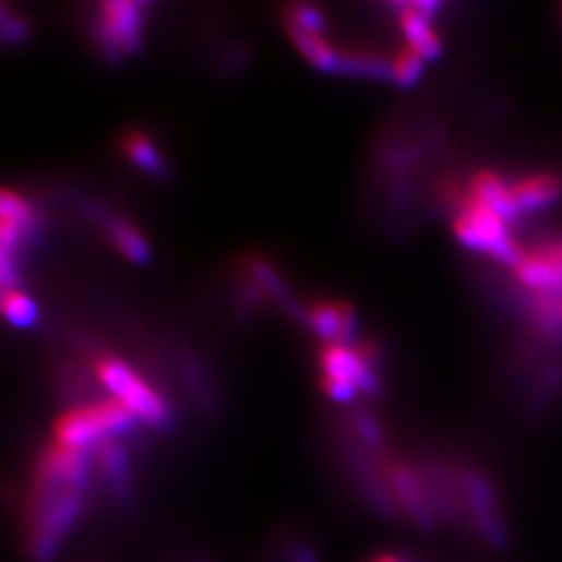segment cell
I'll return each mask as SVG.
<instances>
[{
  "label": "cell",
  "instance_id": "obj_1",
  "mask_svg": "<svg viewBox=\"0 0 562 562\" xmlns=\"http://www.w3.org/2000/svg\"><path fill=\"white\" fill-rule=\"evenodd\" d=\"M91 454L59 444L43 454L36 467L25 527V546L32 561H55L82 517Z\"/></svg>",
  "mask_w": 562,
  "mask_h": 562
},
{
  "label": "cell",
  "instance_id": "obj_2",
  "mask_svg": "<svg viewBox=\"0 0 562 562\" xmlns=\"http://www.w3.org/2000/svg\"><path fill=\"white\" fill-rule=\"evenodd\" d=\"M513 275V302L546 344L562 342V234L525 248Z\"/></svg>",
  "mask_w": 562,
  "mask_h": 562
},
{
  "label": "cell",
  "instance_id": "obj_3",
  "mask_svg": "<svg viewBox=\"0 0 562 562\" xmlns=\"http://www.w3.org/2000/svg\"><path fill=\"white\" fill-rule=\"evenodd\" d=\"M452 231L467 250L479 252L509 271L515 270L525 256V247L513 234V225L506 224L494 211L477 203L469 194L454 199Z\"/></svg>",
  "mask_w": 562,
  "mask_h": 562
},
{
  "label": "cell",
  "instance_id": "obj_4",
  "mask_svg": "<svg viewBox=\"0 0 562 562\" xmlns=\"http://www.w3.org/2000/svg\"><path fill=\"white\" fill-rule=\"evenodd\" d=\"M137 419L117 400L75 406L55 423V444L92 452L117 435L130 433Z\"/></svg>",
  "mask_w": 562,
  "mask_h": 562
},
{
  "label": "cell",
  "instance_id": "obj_5",
  "mask_svg": "<svg viewBox=\"0 0 562 562\" xmlns=\"http://www.w3.org/2000/svg\"><path fill=\"white\" fill-rule=\"evenodd\" d=\"M469 531L495 552L511 548V529L502 511L494 479L473 465L458 467Z\"/></svg>",
  "mask_w": 562,
  "mask_h": 562
},
{
  "label": "cell",
  "instance_id": "obj_6",
  "mask_svg": "<svg viewBox=\"0 0 562 562\" xmlns=\"http://www.w3.org/2000/svg\"><path fill=\"white\" fill-rule=\"evenodd\" d=\"M96 378L111 394L112 400L125 406L140 423L165 429L171 421V410L153 385L144 382L132 367L117 357L96 360Z\"/></svg>",
  "mask_w": 562,
  "mask_h": 562
},
{
  "label": "cell",
  "instance_id": "obj_7",
  "mask_svg": "<svg viewBox=\"0 0 562 562\" xmlns=\"http://www.w3.org/2000/svg\"><path fill=\"white\" fill-rule=\"evenodd\" d=\"M142 2L109 0L100 4V20L96 25V36L100 48L111 57L135 52L142 40Z\"/></svg>",
  "mask_w": 562,
  "mask_h": 562
},
{
  "label": "cell",
  "instance_id": "obj_8",
  "mask_svg": "<svg viewBox=\"0 0 562 562\" xmlns=\"http://www.w3.org/2000/svg\"><path fill=\"white\" fill-rule=\"evenodd\" d=\"M385 483L394 495L400 513L412 521L415 527L421 531H435L440 518L435 515L431 500H429L428 486L421 475V469L410 467L406 463H394L385 469Z\"/></svg>",
  "mask_w": 562,
  "mask_h": 562
},
{
  "label": "cell",
  "instance_id": "obj_9",
  "mask_svg": "<svg viewBox=\"0 0 562 562\" xmlns=\"http://www.w3.org/2000/svg\"><path fill=\"white\" fill-rule=\"evenodd\" d=\"M394 7L398 11V23L405 34L406 46L426 61H435L442 55V40L433 27V17L442 4L433 0H419L398 2Z\"/></svg>",
  "mask_w": 562,
  "mask_h": 562
},
{
  "label": "cell",
  "instance_id": "obj_10",
  "mask_svg": "<svg viewBox=\"0 0 562 562\" xmlns=\"http://www.w3.org/2000/svg\"><path fill=\"white\" fill-rule=\"evenodd\" d=\"M467 194L477 203L494 211L495 215L509 225H517L523 219V213L513 192V181L500 176L494 169H481L473 174Z\"/></svg>",
  "mask_w": 562,
  "mask_h": 562
},
{
  "label": "cell",
  "instance_id": "obj_11",
  "mask_svg": "<svg viewBox=\"0 0 562 562\" xmlns=\"http://www.w3.org/2000/svg\"><path fill=\"white\" fill-rule=\"evenodd\" d=\"M511 181L523 217L541 213L562 201V178L557 174L531 171Z\"/></svg>",
  "mask_w": 562,
  "mask_h": 562
},
{
  "label": "cell",
  "instance_id": "obj_12",
  "mask_svg": "<svg viewBox=\"0 0 562 562\" xmlns=\"http://www.w3.org/2000/svg\"><path fill=\"white\" fill-rule=\"evenodd\" d=\"M96 458L100 465L103 479L109 488L115 502L123 509H132L134 504V479L130 461L123 449L117 444V440H109L96 449Z\"/></svg>",
  "mask_w": 562,
  "mask_h": 562
},
{
  "label": "cell",
  "instance_id": "obj_13",
  "mask_svg": "<svg viewBox=\"0 0 562 562\" xmlns=\"http://www.w3.org/2000/svg\"><path fill=\"white\" fill-rule=\"evenodd\" d=\"M307 321L315 330L316 336L330 344H346L350 346V337L355 332V313L346 302H319L315 304Z\"/></svg>",
  "mask_w": 562,
  "mask_h": 562
},
{
  "label": "cell",
  "instance_id": "obj_14",
  "mask_svg": "<svg viewBox=\"0 0 562 562\" xmlns=\"http://www.w3.org/2000/svg\"><path fill=\"white\" fill-rule=\"evenodd\" d=\"M286 29H288V34H290L296 48L300 50V55L313 68L319 69V71H325V73H337V69H339V52L327 45L321 34L304 32V29L296 27L292 23H286Z\"/></svg>",
  "mask_w": 562,
  "mask_h": 562
},
{
  "label": "cell",
  "instance_id": "obj_15",
  "mask_svg": "<svg viewBox=\"0 0 562 562\" xmlns=\"http://www.w3.org/2000/svg\"><path fill=\"white\" fill-rule=\"evenodd\" d=\"M121 151L137 169H142L151 176H165V171H167L165 160L158 155L157 146L142 132H128L123 135Z\"/></svg>",
  "mask_w": 562,
  "mask_h": 562
},
{
  "label": "cell",
  "instance_id": "obj_16",
  "mask_svg": "<svg viewBox=\"0 0 562 562\" xmlns=\"http://www.w3.org/2000/svg\"><path fill=\"white\" fill-rule=\"evenodd\" d=\"M390 68H392V61H385L380 55H373L367 50H350V52H339L337 73L369 77V80H390Z\"/></svg>",
  "mask_w": 562,
  "mask_h": 562
},
{
  "label": "cell",
  "instance_id": "obj_17",
  "mask_svg": "<svg viewBox=\"0 0 562 562\" xmlns=\"http://www.w3.org/2000/svg\"><path fill=\"white\" fill-rule=\"evenodd\" d=\"M107 234L111 238L115 248L132 263H146L148 256H151V250L146 240L140 236V231L135 229L134 225L128 224V222H121V219H109L107 222Z\"/></svg>",
  "mask_w": 562,
  "mask_h": 562
},
{
  "label": "cell",
  "instance_id": "obj_18",
  "mask_svg": "<svg viewBox=\"0 0 562 562\" xmlns=\"http://www.w3.org/2000/svg\"><path fill=\"white\" fill-rule=\"evenodd\" d=\"M0 307H2V315L4 319L13 325V327H32L36 316H38V309L34 304V300L23 294L22 290L13 288V290H2V300H0Z\"/></svg>",
  "mask_w": 562,
  "mask_h": 562
},
{
  "label": "cell",
  "instance_id": "obj_19",
  "mask_svg": "<svg viewBox=\"0 0 562 562\" xmlns=\"http://www.w3.org/2000/svg\"><path fill=\"white\" fill-rule=\"evenodd\" d=\"M248 271H250L252 279H254L265 292H270L277 302L286 304L288 309H294L292 294L286 288V284L282 282V277L277 275V271L273 270L267 261H263V259H259V256H252V259L248 261Z\"/></svg>",
  "mask_w": 562,
  "mask_h": 562
},
{
  "label": "cell",
  "instance_id": "obj_20",
  "mask_svg": "<svg viewBox=\"0 0 562 562\" xmlns=\"http://www.w3.org/2000/svg\"><path fill=\"white\" fill-rule=\"evenodd\" d=\"M426 71V59L419 57L415 50H410L405 46L403 50H398L392 59V68H390V80L394 84H398L400 88H410L415 86L421 75Z\"/></svg>",
  "mask_w": 562,
  "mask_h": 562
},
{
  "label": "cell",
  "instance_id": "obj_21",
  "mask_svg": "<svg viewBox=\"0 0 562 562\" xmlns=\"http://www.w3.org/2000/svg\"><path fill=\"white\" fill-rule=\"evenodd\" d=\"M0 219L9 224L17 225L27 236H32L36 227V215L34 208L17 192L4 188L0 196Z\"/></svg>",
  "mask_w": 562,
  "mask_h": 562
},
{
  "label": "cell",
  "instance_id": "obj_22",
  "mask_svg": "<svg viewBox=\"0 0 562 562\" xmlns=\"http://www.w3.org/2000/svg\"><path fill=\"white\" fill-rule=\"evenodd\" d=\"M286 23H292L296 27L311 32V34H323L325 29V17L321 15V11L311 7V4H294L288 9V17Z\"/></svg>",
  "mask_w": 562,
  "mask_h": 562
},
{
  "label": "cell",
  "instance_id": "obj_23",
  "mask_svg": "<svg viewBox=\"0 0 562 562\" xmlns=\"http://www.w3.org/2000/svg\"><path fill=\"white\" fill-rule=\"evenodd\" d=\"M355 431L360 442L369 449H380L383 442L382 429L369 417V415H357L355 419Z\"/></svg>",
  "mask_w": 562,
  "mask_h": 562
},
{
  "label": "cell",
  "instance_id": "obj_24",
  "mask_svg": "<svg viewBox=\"0 0 562 562\" xmlns=\"http://www.w3.org/2000/svg\"><path fill=\"white\" fill-rule=\"evenodd\" d=\"M27 34V25L20 15H11L7 9H2V38L9 45L22 43Z\"/></svg>",
  "mask_w": 562,
  "mask_h": 562
},
{
  "label": "cell",
  "instance_id": "obj_25",
  "mask_svg": "<svg viewBox=\"0 0 562 562\" xmlns=\"http://www.w3.org/2000/svg\"><path fill=\"white\" fill-rule=\"evenodd\" d=\"M323 392L336 400V403H350L359 394V390L348 382H337V380H321Z\"/></svg>",
  "mask_w": 562,
  "mask_h": 562
},
{
  "label": "cell",
  "instance_id": "obj_26",
  "mask_svg": "<svg viewBox=\"0 0 562 562\" xmlns=\"http://www.w3.org/2000/svg\"><path fill=\"white\" fill-rule=\"evenodd\" d=\"M286 562H319V559L313 548L302 543H290L286 546Z\"/></svg>",
  "mask_w": 562,
  "mask_h": 562
}]
</instances>
